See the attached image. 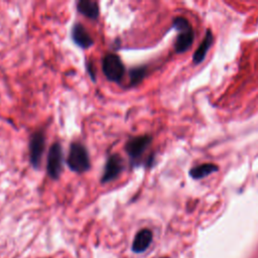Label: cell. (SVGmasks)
I'll return each instance as SVG.
<instances>
[{"label": "cell", "instance_id": "6da1fadb", "mask_svg": "<svg viewBox=\"0 0 258 258\" xmlns=\"http://www.w3.org/2000/svg\"><path fill=\"white\" fill-rule=\"evenodd\" d=\"M67 164L77 173H83L91 168L90 155L86 146L81 142H72L67 156Z\"/></svg>", "mask_w": 258, "mask_h": 258}, {"label": "cell", "instance_id": "8fae6325", "mask_svg": "<svg viewBox=\"0 0 258 258\" xmlns=\"http://www.w3.org/2000/svg\"><path fill=\"white\" fill-rule=\"evenodd\" d=\"M213 40H214V36H213V33L210 29L207 30L206 34H205V37L204 39L202 40L201 44L199 45V47L197 48V50L195 51L194 55H192V60L196 64L202 62L204 59H205V56L208 52V50L210 49L212 43H213Z\"/></svg>", "mask_w": 258, "mask_h": 258}, {"label": "cell", "instance_id": "52a82bcc", "mask_svg": "<svg viewBox=\"0 0 258 258\" xmlns=\"http://www.w3.org/2000/svg\"><path fill=\"white\" fill-rule=\"evenodd\" d=\"M124 168H125V162L120 154L113 153L109 155L104 166L103 174L101 176V182L107 183V182L113 181L121 174Z\"/></svg>", "mask_w": 258, "mask_h": 258}, {"label": "cell", "instance_id": "3957f363", "mask_svg": "<svg viewBox=\"0 0 258 258\" xmlns=\"http://www.w3.org/2000/svg\"><path fill=\"white\" fill-rule=\"evenodd\" d=\"M152 142V137L150 135H139L130 137L124 145V149L129 156L131 167L140 166L141 156L147 150Z\"/></svg>", "mask_w": 258, "mask_h": 258}, {"label": "cell", "instance_id": "7a4b0ae2", "mask_svg": "<svg viewBox=\"0 0 258 258\" xmlns=\"http://www.w3.org/2000/svg\"><path fill=\"white\" fill-rule=\"evenodd\" d=\"M172 27L178 32L175 42L174 49L178 53L186 51L192 44L195 33L188 22V20L182 16H176L172 21Z\"/></svg>", "mask_w": 258, "mask_h": 258}, {"label": "cell", "instance_id": "277c9868", "mask_svg": "<svg viewBox=\"0 0 258 258\" xmlns=\"http://www.w3.org/2000/svg\"><path fill=\"white\" fill-rule=\"evenodd\" d=\"M102 71L108 81L120 83L125 75V66L118 54L109 52L102 59Z\"/></svg>", "mask_w": 258, "mask_h": 258}, {"label": "cell", "instance_id": "7c38bea8", "mask_svg": "<svg viewBox=\"0 0 258 258\" xmlns=\"http://www.w3.org/2000/svg\"><path fill=\"white\" fill-rule=\"evenodd\" d=\"M218 171V166L213 163H203L200 165H197L189 170V175L194 179H200L204 178L214 172Z\"/></svg>", "mask_w": 258, "mask_h": 258}, {"label": "cell", "instance_id": "ba28073f", "mask_svg": "<svg viewBox=\"0 0 258 258\" xmlns=\"http://www.w3.org/2000/svg\"><path fill=\"white\" fill-rule=\"evenodd\" d=\"M71 37L75 44L83 49H87L94 44V40L88 30L80 22L74 23L71 31Z\"/></svg>", "mask_w": 258, "mask_h": 258}, {"label": "cell", "instance_id": "9c48e42d", "mask_svg": "<svg viewBox=\"0 0 258 258\" xmlns=\"http://www.w3.org/2000/svg\"><path fill=\"white\" fill-rule=\"evenodd\" d=\"M153 234L149 229H142L137 232L132 243V251L136 254L143 253L148 249L152 242Z\"/></svg>", "mask_w": 258, "mask_h": 258}, {"label": "cell", "instance_id": "30bf717a", "mask_svg": "<svg viewBox=\"0 0 258 258\" xmlns=\"http://www.w3.org/2000/svg\"><path fill=\"white\" fill-rule=\"evenodd\" d=\"M77 10L90 19H97L100 15L99 4L93 0H79L77 2Z\"/></svg>", "mask_w": 258, "mask_h": 258}, {"label": "cell", "instance_id": "4fadbf2b", "mask_svg": "<svg viewBox=\"0 0 258 258\" xmlns=\"http://www.w3.org/2000/svg\"><path fill=\"white\" fill-rule=\"evenodd\" d=\"M147 75V67L146 66H139L135 67L133 69H130L129 71V82L131 87H135L139 85L143 79Z\"/></svg>", "mask_w": 258, "mask_h": 258}, {"label": "cell", "instance_id": "8992f818", "mask_svg": "<svg viewBox=\"0 0 258 258\" xmlns=\"http://www.w3.org/2000/svg\"><path fill=\"white\" fill-rule=\"evenodd\" d=\"M63 154L60 143L54 142L49 147L46 161V171L51 179H58L62 171Z\"/></svg>", "mask_w": 258, "mask_h": 258}, {"label": "cell", "instance_id": "5bb4252c", "mask_svg": "<svg viewBox=\"0 0 258 258\" xmlns=\"http://www.w3.org/2000/svg\"><path fill=\"white\" fill-rule=\"evenodd\" d=\"M164 258H165V257H164Z\"/></svg>", "mask_w": 258, "mask_h": 258}, {"label": "cell", "instance_id": "5b68a950", "mask_svg": "<svg viewBox=\"0 0 258 258\" xmlns=\"http://www.w3.org/2000/svg\"><path fill=\"white\" fill-rule=\"evenodd\" d=\"M45 149V137L42 130H35L29 137V162L33 168L38 169Z\"/></svg>", "mask_w": 258, "mask_h": 258}]
</instances>
